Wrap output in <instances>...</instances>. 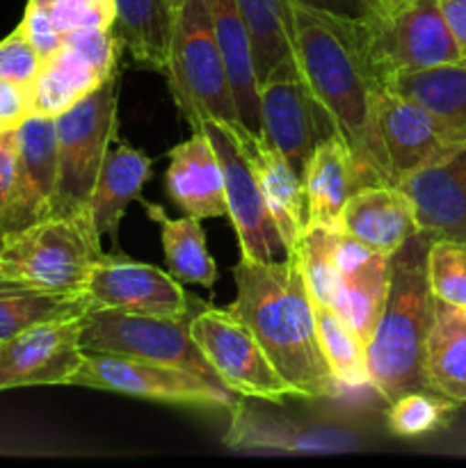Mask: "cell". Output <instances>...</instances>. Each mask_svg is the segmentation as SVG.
<instances>
[{"label":"cell","mask_w":466,"mask_h":468,"mask_svg":"<svg viewBox=\"0 0 466 468\" xmlns=\"http://www.w3.org/2000/svg\"><path fill=\"white\" fill-rule=\"evenodd\" d=\"M224 446L242 451L281 452H345L359 443L355 430L341 425L295 423L249 405L247 398L233 402L231 423Z\"/></svg>","instance_id":"18"},{"label":"cell","mask_w":466,"mask_h":468,"mask_svg":"<svg viewBox=\"0 0 466 468\" xmlns=\"http://www.w3.org/2000/svg\"><path fill=\"white\" fill-rule=\"evenodd\" d=\"M105 256L91 215L50 218L0 236V282L50 292H82Z\"/></svg>","instance_id":"5"},{"label":"cell","mask_w":466,"mask_h":468,"mask_svg":"<svg viewBox=\"0 0 466 468\" xmlns=\"http://www.w3.org/2000/svg\"><path fill=\"white\" fill-rule=\"evenodd\" d=\"M356 16L365 55L379 82L393 73L461 59L439 0H382Z\"/></svg>","instance_id":"8"},{"label":"cell","mask_w":466,"mask_h":468,"mask_svg":"<svg viewBox=\"0 0 466 468\" xmlns=\"http://www.w3.org/2000/svg\"><path fill=\"white\" fill-rule=\"evenodd\" d=\"M32 117L30 85L0 78V133L16 131Z\"/></svg>","instance_id":"39"},{"label":"cell","mask_w":466,"mask_h":468,"mask_svg":"<svg viewBox=\"0 0 466 468\" xmlns=\"http://www.w3.org/2000/svg\"><path fill=\"white\" fill-rule=\"evenodd\" d=\"M164 186L174 204L192 218L213 219L227 215L222 165L204 131H192L190 140L169 151Z\"/></svg>","instance_id":"22"},{"label":"cell","mask_w":466,"mask_h":468,"mask_svg":"<svg viewBox=\"0 0 466 468\" xmlns=\"http://www.w3.org/2000/svg\"><path fill=\"white\" fill-rule=\"evenodd\" d=\"M64 46L76 50L82 59L91 64L103 78L117 73L119 62V46L112 27H82L64 35Z\"/></svg>","instance_id":"36"},{"label":"cell","mask_w":466,"mask_h":468,"mask_svg":"<svg viewBox=\"0 0 466 468\" xmlns=\"http://www.w3.org/2000/svg\"><path fill=\"white\" fill-rule=\"evenodd\" d=\"M439 7L460 46L461 58H466V0H439Z\"/></svg>","instance_id":"41"},{"label":"cell","mask_w":466,"mask_h":468,"mask_svg":"<svg viewBox=\"0 0 466 468\" xmlns=\"http://www.w3.org/2000/svg\"><path fill=\"white\" fill-rule=\"evenodd\" d=\"M428 279L434 300L466 306V242L434 238L428 250Z\"/></svg>","instance_id":"35"},{"label":"cell","mask_w":466,"mask_h":468,"mask_svg":"<svg viewBox=\"0 0 466 468\" xmlns=\"http://www.w3.org/2000/svg\"><path fill=\"white\" fill-rule=\"evenodd\" d=\"M213 26L215 41L222 53L231 82L233 101H236L238 117L251 133H263L260 128V103H259V78L254 67V50L251 37L245 26L236 0H204Z\"/></svg>","instance_id":"24"},{"label":"cell","mask_w":466,"mask_h":468,"mask_svg":"<svg viewBox=\"0 0 466 468\" xmlns=\"http://www.w3.org/2000/svg\"><path fill=\"white\" fill-rule=\"evenodd\" d=\"M233 282L236 300L228 311L251 329L297 396L302 400L336 398L343 388L320 350L313 297L297 250L272 263L240 259L233 268Z\"/></svg>","instance_id":"2"},{"label":"cell","mask_w":466,"mask_h":468,"mask_svg":"<svg viewBox=\"0 0 466 468\" xmlns=\"http://www.w3.org/2000/svg\"><path fill=\"white\" fill-rule=\"evenodd\" d=\"M85 292L94 309L128 314H190L195 304L172 272L123 254H105L91 270Z\"/></svg>","instance_id":"15"},{"label":"cell","mask_w":466,"mask_h":468,"mask_svg":"<svg viewBox=\"0 0 466 468\" xmlns=\"http://www.w3.org/2000/svg\"><path fill=\"white\" fill-rule=\"evenodd\" d=\"M457 407L437 391H411L388 402L387 423L397 437H423L443 428Z\"/></svg>","instance_id":"34"},{"label":"cell","mask_w":466,"mask_h":468,"mask_svg":"<svg viewBox=\"0 0 466 468\" xmlns=\"http://www.w3.org/2000/svg\"><path fill=\"white\" fill-rule=\"evenodd\" d=\"M397 186L414 206L418 231L466 242V144L452 146Z\"/></svg>","instance_id":"17"},{"label":"cell","mask_w":466,"mask_h":468,"mask_svg":"<svg viewBox=\"0 0 466 468\" xmlns=\"http://www.w3.org/2000/svg\"><path fill=\"white\" fill-rule=\"evenodd\" d=\"M338 229L368 250L391 256L418 231V222L414 206L400 186L382 183L352 192L343 206Z\"/></svg>","instance_id":"21"},{"label":"cell","mask_w":466,"mask_h":468,"mask_svg":"<svg viewBox=\"0 0 466 468\" xmlns=\"http://www.w3.org/2000/svg\"><path fill=\"white\" fill-rule=\"evenodd\" d=\"M18 165V137L16 131L0 133V208L12 195L14 181H16Z\"/></svg>","instance_id":"40"},{"label":"cell","mask_w":466,"mask_h":468,"mask_svg":"<svg viewBox=\"0 0 466 468\" xmlns=\"http://www.w3.org/2000/svg\"><path fill=\"white\" fill-rule=\"evenodd\" d=\"M103 80L108 78L101 76L87 59L69 46H62L58 53L41 62V69L32 80V114L55 119L103 85Z\"/></svg>","instance_id":"30"},{"label":"cell","mask_w":466,"mask_h":468,"mask_svg":"<svg viewBox=\"0 0 466 468\" xmlns=\"http://www.w3.org/2000/svg\"><path fill=\"white\" fill-rule=\"evenodd\" d=\"M164 78L192 131H201L206 122L242 123L204 0H187L174 14Z\"/></svg>","instance_id":"7"},{"label":"cell","mask_w":466,"mask_h":468,"mask_svg":"<svg viewBox=\"0 0 466 468\" xmlns=\"http://www.w3.org/2000/svg\"><path fill=\"white\" fill-rule=\"evenodd\" d=\"M190 332L219 382L238 398L270 405L300 398L274 368L251 329L228 309L201 306L192 315Z\"/></svg>","instance_id":"10"},{"label":"cell","mask_w":466,"mask_h":468,"mask_svg":"<svg viewBox=\"0 0 466 468\" xmlns=\"http://www.w3.org/2000/svg\"><path fill=\"white\" fill-rule=\"evenodd\" d=\"M119 71L103 85L55 117V174L50 215L76 218L90 213V201L110 144L117 140Z\"/></svg>","instance_id":"6"},{"label":"cell","mask_w":466,"mask_h":468,"mask_svg":"<svg viewBox=\"0 0 466 468\" xmlns=\"http://www.w3.org/2000/svg\"><path fill=\"white\" fill-rule=\"evenodd\" d=\"M259 103L263 135L302 176L315 146L336 131L311 94L292 55L259 82Z\"/></svg>","instance_id":"12"},{"label":"cell","mask_w":466,"mask_h":468,"mask_svg":"<svg viewBox=\"0 0 466 468\" xmlns=\"http://www.w3.org/2000/svg\"><path fill=\"white\" fill-rule=\"evenodd\" d=\"M434 236L416 231L391 254L388 291L373 329L365 359L368 387L384 402L411 391H432L425 370V346L434 320V295L428 279V250Z\"/></svg>","instance_id":"3"},{"label":"cell","mask_w":466,"mask_h":468,"mask_svg":"<svg viewBox=\"0 0 466 468\" xmlns=\"http://www.w3.org/2000/svg\"><path fill=\"white\" fill-rule=\"evenodd\" d=\"M347 5H350V7H355L356 12H368V9H373V7H377L379 3H382V0H345Z\"/></svg>","instance_id":"42"},{"label":"cell","mask_w":466,"mask_h":468,"mask_svg":"<svg viewBox=\"0 0 466 468\" xmlns=\"http://www.w3.org/2000/svg\"><path fill=\"white\" fill-rule=\"evenodd\" d=\"M151 178V158L142 149L119 142L105 155L103 169L90 201V215L101 238H110L119 247V227L128 206L142 197V187Z\"/></svg>","instance_id":"26"},{"label":"cell","mask_w":466,"mask_h":468,"mask_svg":"<svg viewBox=\"0 0 466 468\" xmlns=\"http://www.w3.org/2000/svg\"><path fill=\"white\" fill-rule=\"evenodd\" d=\"M41 62L44 59L39 58L21 26L12 35L0 39V78L21 82V85H32Z\"/></svg>","instance_id":"37"},{"label":"cell","mask_w":466,"mask_h":468,"mask_svg":"<svg viewBox=\"0 0 466 468\" xmlns=\"http://www.w3.org/2000/svg\"><path fill=\"white\" fill-rule=\"evenodd\" d=\"M18 26L23 27V32L30 39V44L35 46L41 59H48L50 55H55L64 46V32H59L50 21L48 12L41 5L32 3V0H27L26 14H23V21Z\"/></svg>","instance_id":"38"},{"label":"cell","mask_w":466,"mask_h":468,"mask_svg":"<svg viewBox=\"0 0 466 468\" xmlns=\"http://www.w3.org/2000/svg\"><path fill=\"white\" fill-rule=\"evenodd\" d=\"M425 370L432 391L457 405H466V306L434 300Z\"/></svg>","instance_id":"27"},{"label":"cell","mask_w":466,"mask_h":468,"mask_svg":"<svg viewBox=\"0 0 466 468\" xmlns=\"http://www.w3.org/2000/svg\"><path fill=\"white\" fill-rule=\"evenodd\" d=\"M18 165L12 195L0 208V236L50 218L58 174L55 119L32 114L16 128Z\"/></svg>","instance_id":"16"},{"label":"cell","mask_w":466,"mask_h":468,"mask_svg":"<svg viewBox=\"0 0 466 468\" xmlns=\"http://www.w3.org/2000/svg\"><path fill=\"white\" fill-rule=\"evenodd\" d=\"M71 387L101 388L140 400L196 410H231L236 402V393L224 384L190 370L101 352H85L80 368L71 378Z\"/></svg>","instance_id":"11"},{"label":"cell","mask_w":466,"mask_h":468,"mask_svg":"<svg viewBox=\"0 0 466 468\" xmlns=\"http://www.w3.org/2000/svg\"><path fill=\"white\" fill-rule=\"evenodd\" d=\"M224 126L233 133L242 155L249 163L283 247L291 254L304 231L306 201L302 176L263 133H251L242 123H224Z\"/></svg>","instance_id":"20"},{"label":"cell","mask_w":466,"mask_h":468,"mask_svg":"<svg viewBox=\"0 0 466 468\" xmlns=\"http://www.w3.org/2000/svg\"><path fill=\"white\" fill-rule=\"evenodd\" d=\"M291 55L311 94L345 140L356 186H396L375 122L379 78L365 55L356 14L288 0Z\"/></svg>","instance_id":"1"},{"label":"cell","mask_w":466,"mask_h":468,"mask_svg":"<svg viewBox=\"0 0 466 468\" xmlns=\"http://www.w3.org/2000/svg\"><path fill=\"white\" fill-rule=\"evenodd\" d=\"M172 30L174 14L167 0H114V37L144 69L164 76Z\"/></svg>","instance_id":"28"},{"label":"cell","mask_w":466,"mask_h":468,"mask_svg":"<svg viewBox=\"0 0 466 468\" xmlns=\"http://www.w3.org/2000/svg\"><path fill=\"white\" fill-rule=\"evenodd\" d=\"M82 323L85 315L50 320L0 341V391L55 384L71 387V378L85 356Z\"/></svg>","instance_id":"14"},{"label":"cell","mask_w":466,"mask_h":468,"mask_svg":"<svg viewBox=\"0 0 466 468\" xmlns=\"http://www.w3.org/2000/svg\"><path fill=\"white\" fill-rule=\"evenodd\" d=\"M213 144L215 155L222 165L224 197H227V218L240 245V259L272 263L288 254L279 229L265 206L254 172L242 155L236 137L224 123L206 122L201 126Z\"/></svg>","instance_id":"13"},{"label":"cell","mask_w":466,"mask_h":468,"mask_svg":"<svg viewBox=\"0 0 466 468\" xmlns=\"http://www.w3.org/2000/svg\"><path fill=\"white\" fill-rule=\"evenodd\" d=\"M137 201L144 206L146 215L160 227V238H163V250L169 272L183 283L213 288L215 282H217V263L208 254L201 219L192 218V215L172 219L164 213L163 206L144 201L142 197Z\"/></svg>","instance_id":"29"},{"label":"cell","mask_w":466,"mask_h":468,"mask_svg":"<svg viewBox=\"0 0 466 468\" xmlns=\"http://www.w3.org/2000/svg\"><path fill=\"white\" fill-rule=\"evenodd\" d=\"M185 3H187V0H167V5H169V9H172V14H176L178 9H181Z\"/></svg>","instance_id":"44"},{"label":"cell","mask_w":466,"mask_h":468,"mask_svg":"<svg viewBox=\"0 0 466 468\" xmlns=\"http://www.w3.org/2000/svg\"><path fill=\"white\" fill-rule=\"evenodd\" d=\"M304 186V224L338 229L343 206L359 190L350 149L338 133L324 137L302 174Z\"/></svg>","instance_id":"25"},{"label":"cell","mask_w":466,"mask_h":468,"mask_svg":"<svg viewBox=\"0 0 466 468\" xmlns=\"http://www.w3.org/2000/svg\"><path fill=\"white\" fill-rule=\"evenodd\" d=\"M192 311L128 314L117 309H91L87 311L82 323V350L174 366L219 382L192 338Z\"/></svg>","instance_id":"9"},{"label":"cell","mask_w":466,"mask_h":468,"mask_svg":"<svg viewBox=\"0 0 466 468\" xmlns=\"http://www.w3.org/2000/svg\"><path fill=\"white\" fill-rule=\"evenodd\" d=\"M91 309L94 302L85 291L50 292L0 282V341L50 320L80 318Z\"/></svg>","instance_id":"31"},{"label":"cell","mask_w":466,"mask_h":468,"mask_svg":"<svg viewBox=\"0 0 466 468\" xmlns=\"http://www.w3.org/2000/svg\"><path fill=\"white\" fill-rule=\"evenodd\" d=\"M375 122L396 186L455 146L446 142L434 119L420 105L384 85L375 94Z\"/></svg>","instance_id":"19"},{"label":"cell","mask_w":466,"mask_h":468,"mask_svg":"<svg viewBox=\"0 0 466 468\" xmlns=\"http://www.w3.org/2000/svg\"><path fill=\"white\" fill-rule=\"evenodd\" d=\"M382 85L420 105L446 142L466 144V58L418 71L393 73L384 78Z\"/></svg>","instance_id":"23"},{"label":"cell","mask_w":466,"mask_h":468,"mask_svg":"<svg viewBox=\"0 0 466 468\" xmlns=\"http://www.w3.org/2000/svg\"><path fill=\"white\" fill-rule=\"evenodd\" d=\"M295 250L311 295L345 315L368 346L387 300L391 256L368 250L341 229L309 224Z\"/></svg>","instance_id":"4"},{"label":"cell","mask_w":466,"mask_h":468,"mask_svg":"<svg viewBox=\"0 0 466 468\" xmlns=\"http://www.w3.org/2000/svg\"><path fill=\"white\" fill-rule=\"evenodd\" d=\"M251 37L259 82L291 55V5L288 0H236Z\"/></svg>","instance_id":"33"},{"label":"cell","mask_w":466,"mask_h":468,"mask_svg":"<svg viewBox=\"0 0 466 468\" xmlns=\"http://www.w3.org/2000/svg\"><path fill=\"white\" fill-rule=\"evenodd\" d=\"M302 3L318 5V7H329V9H341L343 12V3H345V0H302Z\"/></svg>","instance_id":"43"},{"label":"cell","mask_w":466,"mask_h":468,"mask_svg":"<svg viewBox=\"0 0 466 468\" xmlns=\"http://www.w3.org/2000/svg\"><path fill=\"white\" fill-rule=\"evenodd\" d=\"M313 297V295H311ZM315 329L327 368L341 388L368 387V359H365V341L356 332L355 324L338 314L332 306L323 304L313 297Z\"/></svg>","instance_id":"32"}]
</instances>
